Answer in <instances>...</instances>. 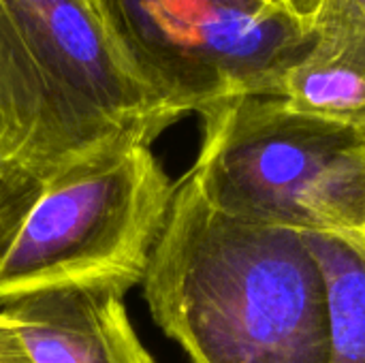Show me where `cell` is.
<instances>
[{
	"instance_id": "cell-1",
	"label": "cell",
	"mask_w": 365,
	"mask_h": 363,
	"mask_svg": "<svg viewBox=\"0 0 365 363\" xmlns=\"http://www.w3.org/2000/svg\"><path fill=\"white\" fill-rule=\"evenodd\" d=\"M188 363H329L325 274L304 233L216 210L186 171L143 278Z\"/></svg>"
},
{
	"instance_id": "cell-2",
	"label": "cell",
	"mask_w": 365,
	"mask_h": 363,
	"mask_svg": "<svg viewBox=\"0 0 365 363\" xmlns=\"http://www.w3.org/2000/svg\"><path fill=\"white\" fill-rule=\"evenodd\" d=\"M180 116L90 0H0V186L30 195L101 156L152 145Z\"/></svg>"
},
{
	"instance_id": "cell-3",
	"label": "cell",
	"mask_w": 365,
	"mask_h": 363,
	"mask_svg": "<svg viewBox=\"0 0 365 363\" xmlns=\"http://www.w3.org/2000/svg\"><path fill=\"white\" fill-rule=\"evenodd\" d=\"M199 118L188 173L216 210L365 257V135L278 96L229 98Z\"/></svg>"
},
{
	"instance_id": "cell-4",
	"label": "cell",
	"mask_w": 365,
	"mask_h": 363,
	"mask_svg": "<svg viewBox=\"0 0 365 363\" xmlns=\"http://www.w3.org/2000/svg\"><path fill=\"white\" fill-rule=\"evenodd\" d=\"M173 188L152 145H135L32 190L0 244V306L66 289L126 295L145 278Z\"/></svg>"
},
{
	"instance_id": "cell-5",
	"label": "cell",
	"mask_w": 365,
	"mask_h": 363,
	"mask_svg": "<svg viewBox=\"0 0 365 363\" xmlns=\"http://www.w3.org/2000/svg\"><path fill=\"white\" fill-rule=\"evenodd\" d=\"M105 30L180 116L237 96H276L310 36L263 0H90Z\"/></svg>"
},
{
	"instance_id": "cell-6",
	"label": "cell",
	"mask_w": 365,
	"mask_h": 363,
	"mask_svg": "<svg viewBox=\"0 0 365 363\" xmlns=\"http://www.w3.org/2000/svg\"><path fill=\"white\" fill-rule=\"evenodd\" d=\"M32 363H154L126 315L124 295L66 289L0 310Z\"/></svg>"
},
{
	"instance_id": "cell-7",
	"label": "cell",
	"mask_w": 365,
	"mask_h": 363,
	"mask_svg": "<svg viewBox=\"0 0 365 363\" xmlns=\"http://www.w3.org/2000/svg\"><path fill=\"white\" fill-rule=\"evenodd\" d=\"M276 96L297 111L365 135V62L351 53L310 41L282 73Z\"/></svg>"
},
{
	"instance_id": "cell-8",
	"label": "cell",
	"mask_w": 365,
	"mask_h": 363,
	"mask_svg": "<svg viewBox=\"0 0 365 363\" xmlns=\"http://www.w3.org/2000/svg\"><path fill=\"white\" fill-rule=\"evenodd\" d=\"M327 282L331 362L365 363V257L323 235H306Z\"/></svg>"
},
{
	"instance_id": "cell-9",
	"label": "cell",
	"mask_w": 365,
	"mask_h": 363,
	"mask_svg": "<svg viewBox=\"0 0 365 363\" xmlns=\"http://www.w3.org/2000/svg\"><path fill=\"white\" fill-rule=\"evenodd\" d=\"M302 19L312 43L365 62V0H310Z\"/></svg>"
},
{
	"instance_id": "cell-10",
	"label": "cell",
	"mask_w": 365,
	"mask_h": 363,
	"mask_svg": "<svg viewBox=\"0 0 365 363\" xmlns=\"http://www.w3.org/2000/svg\"><path fill=\"white\" fill-rule=\"evenodd\" d=\"M30 195H17V193H11V190L0 186V244L11 233V229H13L21 208L26 205Z\"/></svg>"
},
{
	"instance_id": "cell-11",
	"label": "cell",
	"mask_w": 365,
	"mask_h": 363,
	"mask_svg": "<svg viewBox=\"0 0 365 363\" xmlns=\"http://www.w3.org/2000/svg\"><path fill=\"white\" fill-rule=\"evenodd\" d=\"M0 363H32L28 359L13 325L0 315Z\"/></svg>"
},
{
	"instance_id": "cell-12",
	"label": "cell",
	"mask_w": 365,
	"mask_h": 363,
	"mask_svg": "<svg viewBox=\"0 0 365 363\" xmlns=\"http://www.w3.org/2000/svg\"><path fill=\"white\" fill-rule=\"evenodd\" d=\"M263 2H267L272 6H278L282 11H289V13H295V15L302 17L310 0H263Z\"/></svg>"
}]
</instances>
